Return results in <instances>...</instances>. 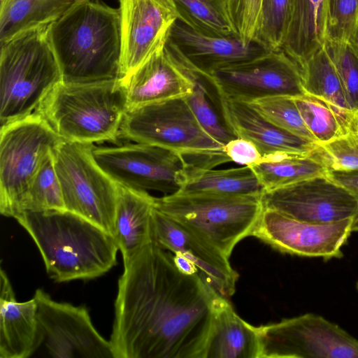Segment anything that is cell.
<instances>
[{
	"instance_id": "484cf974",
	"label": "cell",
	"mask_w": 358,
	"mask_h": 358,
	"mask_svg": "<svg viewBox=\"0 0 358 358\" xmlns=\"http://www.w3.org/2000/svg\"><path fill=\"white\" fill-rule=\"evenodd\" d=\"M321 148L312 154H278L252 166L264 191H269L314 176L325 175L329 169Z\"/></svg>"
},
{
	"instance_id": "f1b7e54d",
	"label": "cell",
	"mask_w": 358,
	"mask_h": 358,
	"mask_svg": "<svg viewBox=\"0 0 358 358\" xmlns=\"http://www.w3.org/2000/svg\"><path fill=\"white\" fill-rule=\"evenodd\" d=\"M178 19L209 35L240 37L233 23L227 0H173Z\"/></svg>"
},
{
	"instance_id": "7a4b0ae2",
	"label": "cell",
	"mask_w": 358,
	"mask_h": 358,
	"mask_svg": "<svg viewBox=\"0 0 358 358\" xmlns=\"http://www.w3.org/2000/svg\"><path fill=\"white\" fill-rule=\"evenodd\" d=\"M52 45L65 83L120 79V13L84 0L50 23Z\"/></svg>"
},
{
	"instance_id": "4dcf8cb0",
	"label": "cell",
	"mask_w": 358,
	"mask_h": 358,
	"mask_svg": "<svg viewBox=\"0 0 358 358\" xmlns=\"http://www.w3.org/2000/svg\"><path fill=\"white\" fill-rule=\"evenodd\" d=\"M292 0H262L254 41L265 49L282 48L289 25Z\"/></svg>"
},
{
	"instance_id": "7c38bea8",
	"label": "cell",
	"mask_w": 358,
	"mask_h": 358,
	"mask_svg": "<svg viewBox=\"0 0 358 358\" xmlns=\"http://www.w3.org/2000/svg\"><path fill=\"white\" fill-rule=\"evenodd\" d=\"M101 169L118 185L164 195L178 192L187 162L179 153L159 146L134 143L93 148Z\"/></svg>"
},
{
	"instance_id": "b9f144b4",
	"label": "cell",
	"mask_w": 358,
	"mask_h": 358,
	"mask_svg": "<svg viewBox=\"0 0 358 358\" xmlns=\"http://www.w3.org/2000/svg\"><path fill=\"white\" fill-rule=\"evenodd\" d=\"M348 42L358 52V15Z\"/></svg>"
},
{
	"instance_id": "ffe728a7",
	"label": "cell",
	"mask_w": 358,
	"mask_h": 358,
	"mask_svg": "<svg viewBox=\"0 0 358 358\" xmlns=\"http://www.w3.org/2000/svg\"><path fill=\"white\" fill-rule=\"evenodd\" d=\"M168 39L196 74H208L226 66L259 57L269 50L255 41L240 37H221L201 33L178 19Z\"/></svg>"
},
{
	"instance_id": "4fadbf2b",
	"label": "cell",
	"mask_w": 358,
	"mask_h": 358,
	"mask_svg": "<svg viewBox=\"0 0 358 358\" xmlns=\"http://www.w3.org/2000/svg\"><path fill=\"white\" fill-rule=\"evenodd\" d=\"M38 348L42 346L53 358H114L110 341L94 326L83 306L53 300L38 289Z\"/></svg>"
},
{
	"instance_id": "d590c367",
	"label": "cell",
	"mask_w": 358,
	"mask_h": 358,
	"mask_svg": "<svg viewBox=\"0 0 358 358\" xmlns=\"http://www.w3.org/2000/svg\"><path fill=\"white\" fill-rule=\"evenodd\" d=\"M358 15V0H327L325 41H348Z\"/></svg>"
},
{
	"instance_id": "7bdbcfd3",
	"label": "cell",
	"mask_w": 358,
	"mask_h": 358,
	"mask_svg": "<svg viewBox=\"0 0 358 358\" xmlns=\"http://www.w3.org/2000/svg\"><path fill=\"white\" fill-rule=\"evenodd\" d=\"M351 230L352 231H358V212L355 216L352 218L351 224Z\"/></svg>"
},
{
	"instance_id": "1f68e13d",
	"label": "cell",
	"mask_w": 358,
	"mask_h": 358,
	"mask_svg": "<svg viewBox=\"0 0 358 358\" xmlns=\"http://www.w3.org/2000/svg\"><path fill=\"white\" fill-rule=\"evenodd\" d=\"M53 210L66 209L52 155L44 162L31 181L23 201L22 213Z\"/></svg>"
},
{
	"instance_id": "3957f363",
	"label": "cell",
	"mask_w": 358,
	"mask_h": 358,
	"mask_svg": "<svg viewBox=\"0 0 358 358\" xmlns=\"http://www.w3.org/2000/svg\"><path fill=\"white\" fill-rule=\"evenodd\" d=\"M15 219L35 242L50 277L57 282L93 279L116 264L114 237L66 210L24 211Z\"/></svg>"
},
{
	"instance_id": "277c9868",
	"label": "cell",
	"mask_w": 358,
	"mask_h": 358,
	"mask_svg": "<svg viewBox=\"0 0 358 358\" xmlns=\"http://www.w3.org/2000/svg\"><path fill=\"white\" fill-rule=\"evenodd\" d=\"M50 23L27 29L0 44L1 126L35 112L62 81Z\"/></svg>"
},
{
	"instance_id": "d6a6232c",
	"label": "cell",
	"mask_w": 358,
	"mask_h": 358,
	"mask_svg": "<svg viewBox=\"0 0 358 358\" xmlns=\"http://www.w3.org/2000/svg\"><path fill=\"white\" fill-rule=\"evenodd\" d=\"M248 103L278 127L317 143L307 129L293 97L268 96Z\"/></svg>"
},
{
	"instance_id": "cb8c5ba5",
	"label": "cell",
	"mask_w": 358,
	"mask_h": 358,
	"mask_svg": "<svg viewBox=\"0 0 358 358\" xmlns=\"http://www.w3.org/2000/svg\"><path fill=\"white\" fill-rule=\"evenodd\" d=\"M327 0H292L282 50L301 67L325 43Z\"/></svg>"
},
{
	"instance_id": "60d3db41",
	"label": "cell",
	"mask_w": 358,
	"mask_h": 358,
	"mask_svg": "<svg viewBox=\"0 0 358 358\" xmlns=\"http://www.w3.org/2000/svg\"><path fill=\"white\" fill-rule=\"evenodd\" d=\"M173 255L175 264L180 271L188 274L199 273L196 266L187 258L180 255Z\"/></svg>"
},
{
	"instance_id": "52a82bcc",
	"label": "cell",
	"mask_w": 358,
	"mask_h": 358,
	"mask_svg": "<svg viewBox=\"0 0 358 358\" xmlns=\"http://www.w3.org/2000/svg\"><path fill=\"white\" fill-rule=\"evenodd\" d=\"M262 194L175 193L155 197V208L196 231L227 257L250 236L264 209Z\"/></svg>"
},
{
	"instance_id": "2e32d148",
	"label": "cell",
	"mask_w": 358,
	"mask_h": 358,
	"mask_svg": "<svg viewBox=\"0 0 358 358\" xmlns=\"http://www.w3.org/2000/svg\"><path fill=\"white\" fill-rule=\"evenodd\" d=\"M120 79L162 48L178 14L173 0H119Z\"/></svg>"
},
{
	"instance_id": "9c48e42d",
	"label": "cell",
	"mask_w": 358,
	"mask_h": 358,
	"mask_svg": "<svg viewBox=\"0 0 358 358\" xmlns=\"http://www.w3.org/2000/svg\"><path fill=\"white\" fill-rule=\"evenodd\" d=\"M93 144L65 140L53 151L65 209L113 236L118 185L93 155Z\"/></svg>"
},
{
	"instance_id": "603a6c76",
	"label": "cell",
	"mask_w": 358,
	"mask_h": 358,
	"mask_svg": "<svg viewBox=\"0 0 358 358\" xmlns=\"http://www.w3.org/2000/svg\"><path fill=\"white\" fill-rule=\"evenodd\" d=\"M260 351L257 327L241 318L227 297L221 295L203 358H260Z\"/></svg>"
},
{
	"instance_id": "8992f818",
	"label": "cell",
	"mask_w": 358,
	"mask_h": 358,
	"mask_svg": "<svg viewBox=\"0 0 358 358\" xmlns=\"http://www.w3.org/2000/svg\"><path fill=\"white\" fill-rule=\"evenodd\" d=\"M120 136L180 154L187 162V172L214 169L231 162L224 146L201 126L185 97L128 109Z\"/></svg>"
},
{
	"instance_id": "d4e9b609",
	"label": "cell",
	"mask_w": 358,
	"mask_h": 358,
	"mask_svg": "<svg viewBox=\"0 0 358 358\" xmlns=\"http://www.w3.org/2000/svg\"><path fill=\"white\" fill-rule=\"evenodd\" d=\"M301 69L306 94L324 101L349 126L358 129V114L351 110L347 101L341 80L324 45Z\"/></svg>"
},
{
	"instance_id": "f35d334b",
	"label": "cell",
	"mask_w": 358,
	"mask_h": 358,
	"mask_svg": "<svg viewBox=\"0 0 358 358\" xmlns=\"http://www.w3.org/2000/svg\"><path fill=\"white\" fill-rule=\"evenodd\" d=\"M224 150L231 162L242 166H254L262 161L256 145L248 140L235 138L229 141Z\"/></svg>"
},
{
	"instance_id": "e575fe53",
	"label": "cell",
	"mask_w": 358,
	"mask_h": 358,
	"mask_svg": "<svg viewBox=\"0 0 358 358\" xmlns=\"http://www.w3.org/2000/svg\"><path fill=\"white\" fill-rule=\"evenodd\" d=\"M351 110L358 114V52L348 41H325Z\"/></svg>"
},
{
	"instance_id": "30bf717a",
	"label": "cell",
	"mask_w": 358,
	"mask_h": 358,
	"mask_svg": "<svg viewBox=\"0 0 358 358\" xmlns=\"http://www.w3.org/2000/svg\"><path fill=\"white\" fill-rule=\"evenodd\" d=\"M220 95L251 102L274 96H306L299 65L282 49L199 75Z\"/></svg>"
},
{
	"instance_id": "f546056e",
	"label": "cell",
	"mask_w": 358,
	"mask_h": 358,
	"mask_svg": "<svg viewBox=\"0 0 358 358\" xmlns=\"http://www.w3.org/2000/svg\"><path fill=\"white\" fill-rule=\"evenodd\" d=\"M294 99L307 129L319 145L348 132L358 131L324 101L307 95Z\"/></svg>"
},
{
	"instance_id": "74e56055",
	"label": "cell",
	"mask_w": 358,
	"mask_h": 358,
	"mask_svg": "<svg viewBox=\"0 0 358 358\" xmlns=\"http://www.w3.org/2000/svg\"><path fill=\"white\" fill-rule=\"evenodd\" d=\"M233 23L245 43L254 41L262 0H227Z\"/></svg>"
},
{
	"instance_id": "8d00e7d4",
	"label": "cell",
	"mask_w": 358,
	"mask_h": 358,
	"mask_svg": "<svg viewBox=\"0 0 358 358\" xmlns=\"http://www.w3.org/2000/svg\"><path fill=\"white\" fill-rule=\"evenodd\" d=\"M330 168L339 171L358 170V131H350L320 145Z\"/></svg>"
},
{
	"instance_id": "d6986e66",
	"label": "cell",
	"mask_w": 358,
	"mask_h": 358,
	"mask_svg": "<svg viewBox=\"0 0 358 358\" xmlns=\"http://www.w3.org/2000/svg\"><path fill=\"white\" fill-rule=\"evenodd\" d=\"M208 90L229 129L236 138L254 143L262 159L278 154L307 155L321 150L318 143L274 125L248 103L224 97L208 85Z\"/></svg>"
},
{
	"instance_id": "e0dca14e",
	"label": "cell",
	"mask_w": 358,
	"mask_h": 358,
	"mask_svg": "<svg viewBox=\"0 0 358 358\" xmlns=\"http://www.w3.org/2000/svg\"><path fill=\"white\" fill-rule=\"evenodd\" d=\"M152 239L162 248L187 258L199 274L221 295L228 298L236 291L238 273L229 257L189 227L155 208L152 213Z\"/></svg>"
},
{
	"instance_id": "5bb4252c",
	"label": "cell",
	"mask_w": 358,
	"mask_h": 358,
	"mask_svg": "<svg viewBox=\"0 0 358 358\" xmlns=\"http://www.w3.org/2000/svg\"><path fill=\"white\" fill-rule=\"evenodd\" d=\"M262 200L264 208L313 224L339 222L358 212V197L327 174L264 191Z\"/></svg>"
},
{
	"instance_id": "ab89813d",
	"label": "cell",
	"mask_w": 358,
	"mask_h": 358,
	"mask_svg": "<svg viewBox=\"0 0 358 358\" xmlns=\"http://www.w3.org/2000/svg\"><path fill=\"white\" fill-rule=\"evenodd\" d=\"M327 175L358 197V170L339 171L329 167Z\"/></svg>"
},
{
	"instance_id": "5b68a950",
	"label": "cell",
	"mask_w": 358,
	"mask_h": 358,
	"mask_svg": "<svg viewBox=\"0 0 358 358\" xmlns=\"http://www.w3.org/2000/svg\"><path fill=\"white\" fill-rule=\"evenodd\" d=\"M128 110L121 79L57 84L38 110L65 141L93 144L115 141Z\"/></svg>"
},
{
	"instance_id": "7402d4cb",
	"label": "cell",
	"mask_w": 358,
	"mask_h": 358,
	"mask_svg": "<svg viewBox=\"0 0 358 358\" xmlns=\"http://www.w3.org/2000/svg\"><path fill=\"white\" fill-rule=\"evenodd\" d=\"M154 206L155 197L149 192L118 185L113 237L124 265L152 241Z\"/></svg>"
},
{
	"instance_id": "836d02e7",
	"label": "cell",
	"mask_w": 358,
	"mask_h": 358,
	"mask_svg": "<svg viewBox=\"0 0 358 358\" xmlns=\"http://www.w3.org/2000/svg\"><path fill=\"white\" fill-rule=\"evenodd\" d=\"M196 76L194 87L185 97L196 118L215 140L224 146L236 138L225 124L215 103L212 101L205 82Z\"/></svg>"
},
{
	"instance_id": "6da1fadb",
	"label": "cell",
	"mask_w": 358,
	"mask_h": 358,
	"mask_svg": "<svg viewBox=\"0 0 358 358\" xmlns=\"http://www.w3.org/2000/svg\"><path fill=\"white\" fill-rule=\"evenodd\" d=\"M118 280L110 339L114 358H203L221 294L188 274L153 239Z\"/></svg>"
},
{
	"instance_id": "8fae6325",
	"label": "cell",
	"mask_w": 358,
	"mask_h": 358,
	"mask_svg": "<svg viewBox=\"0 0 358 358\" xmlns=\"http://www.w3.org/2000/svg\"><path fill=\"white\" fill-rule=\"evenodd\" d=\"M257 331L260 358H358V340L316 314L262 325Z\"/></svg>"
},
{
	"instance_id": "ee69618b",
	"label": "cell",
	"mask_w": 358,
	"mask_h": 358,
	"mask_svg": "<svg viewBox=\"0 0 358 358\" xmlns=\"http://www.w3.org/2000/svg\"><path fill=\"white\" fill-rule=\"evenodd\" d=\"M356 288H357V292H358V280H357V282H356Z\"/></svg>"
},
{
	"instance_id": "ac0fdd59",
	"label": "cell",
	"mask_w": 358,
	"mask_h": 358,
	"mask_svg": "<svg viewBox=\"0 0 358 358\" xmlns=\"http://www.w3.org/2000/svg\"><path fill=\"white\" fill-rule=\"evenodd\" d=\"M196 80V74L167 38L162 48L122 80L127 90L128 109H131L186 97L192 92Z\"/></svg>"
},
{
	"instance_id": "4316f807",
	"label": "cell",
	"mask_w": 358,
	"mask_h": 358,
	"mask_svg": "<svg viewBox=\"0 0 358 358\" xmlns=\"http://www.w3.org/2000/svg\"><path fill=\"white\" fill-rule=\"evenodd\" d=\"M263 192L252 168L243 166L227 169H203L189 173L176 193L243 196L262 194Z\"/></svg>"
},
{
	"instance_id": "44dd1931",
	"label": "cell",
	"mask_w": 358,
	"mask_h": 358,
	"mask_svg": "<svg viewBox=\"0 0 358 358\" xmlns=\"http://www.w3.org/2000/svg\"><path fill=\"white\" fill-rule=\"evenodd\" d=\"M38 348L37 303L34 297L16 300L11 282L0 271V358H27Z\"/></svg>"
},
{
	"instance_id": "9a60e30c",
	"label": "cell",
	"mask_w": 358,
	"mask_h": 358,
	"mask_svg": "<svg viewBox=\"0 0 358 358\" xmlns=\"http://www.w3.org/2000/svg\"><path fill=\"white\" fill-rule=\"evenodd\" d=\"M352 218L313 224L264 208L251 236L283 253L324 260L341 258L342 247L352 233Z\"/></svg>"
},
{
	"instance_id": "ba28073f",
	"label": "cell",
	"mask_w": 358,
	"mask_h": 358,
	"mask_svg": "<svg viewBox=\"0 0 358 358\" xmlns=\"http://www.w3.org/2000/svg\"><path fill=\"white\" fill-rule=\"evenodd\" d=\"M62 138L38 111L0 129V213L15 218L28 188Z\"/></svg>"
},
{
	"instance_id": "83f0119b",
	"label": "cell",
	"mask_w": 358,
	"mask_h": 358,
	"mask_svg": "<svg viewBox=\"0 0 358 358\" xmlns=\"http://www.w3.org/2000/svg\"><path fill=\"white\" fill-rule=\"evenodd\" d=\"M84 0H1L0 44L34 26L50 23Z\"/></svg>"
}]
</instances>
